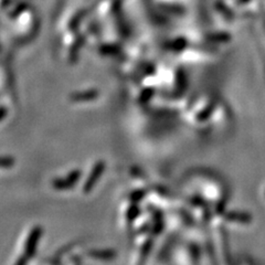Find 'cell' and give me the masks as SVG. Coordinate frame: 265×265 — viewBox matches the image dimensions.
<instances>
[{
  "label": "cell",
  "instance_id": "1",
  "mask_svg": "<svg viewBox=\"0 0 265 265\" xmlns=\"http://www.w3.org/2000/svg\"><path fill=\"white\" fill-rule=\"evenodd\" d=\"M42 235V230L41 228H34L31 233L29 235L28 240L26 242V248H25V253L22 255V260L20 261H18L17 263L22 264L28 262L29 260L32 258V255L35 253V251H37V246L39 244L40 237H41Z\"/></svg>",
  "mask_w": 265,
  "mask_h": 265
},
{
  "label": "cell",
  "instance_id": "2",
  "mask_svg": "<svg viewBox=\"0 0 265 265\" xmlns=\"http://www.w3.org/2000/svg\"><path fill=\"white\" fill-rule=\"evenodd\" d=\"M80 177H81L80 170H74V172H72L71 174L67 175V176L63 179H56V180L52 182V185L56 189L65 190L73 187L75 183L78 182Z\"/></svg>",
  "mask_w": 265,
  "mask_h": 265
},
{
  "label": "cell",
  "instance_id": "3",
  "mask_svg": "<svg viewBox=\"0 0 265 265\" xmlns=\"http://www.w3.org/2000/svg\"><path fill=\"white\" fill-rule=\"evenodd\" d=\"M104 168H105V165L103 161H100V163H97L95 166H94L91 175H89V177L88 178V180L84 185L85 192L92 190V188L95 186V183L98 181V179L101 178L103 172H104Z\"/></svg>",
  "mask_w": 265,
  "mask_h": 265
},
{
  "label": "cell",
  "instance_id": "4",
  "mask_svg": "<svg viewBox=\"0 0 265 265\" xmlns=\"http://www.w3.org/2000/svg\"><path fill=\"white\" fill-rule=\"evenodd\" d=\"M97 95V92L95 91H88V92H82V93H78L73 95V100L74 101H88V100H93L95 98Z\"/></svg>",
  "mask_w": 265,
  "mask_h": 265
},
{
  "label": "cell",
  "instance_id": "5",
  "mask_svg": "<svg viewBox=\"0 0 265 265\" xmlns=\"http://www.w3.org/2000/svg\"><path fill=\"white\" fill-rule=\"evenodd\" d=\"M91 254L93 255L92 258L102 260H110L114 258V252H112V251H95V252H91Z\"/></svg>",
  "mask_w": 265,
  "mask_h": 265
},
{
  "label": "cell",
  "instance_id": "6",
  "mask_svg": "<svg viewBox=\"0 0 265 265\" xmlns=\"http://www.w3.org/2000/svg\"><path fill=\"white\" fill-rule=\"evenodd\" d=\"M13 165V159L12 158H0V167H10Z\"/></svg>",
  "mask_w": 265,
  "mask_h": 265
}]
</instances>
